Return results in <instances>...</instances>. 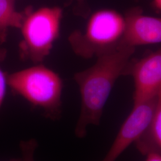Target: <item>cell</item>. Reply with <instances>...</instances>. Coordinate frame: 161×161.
Instances as JSON below:
<instances>
[{"mask_svg": "<svg viewBox=\"0 0 161 161\" xmlns=\"http://www.w3.org/2000/svg\"><path fill=\"white\" fill-rule=\"evenodd\" d=\"M7 50L0 46V109L6 97L7 88L8 86L7 74L1 68V64L6 58Z\"/></svg>", "mask_w": 161, "mask_h": 161, "instance_id": "cell-11", "label": "cell"}, {"mask_svg": "<svg viewBox=\"0 0 161 161\" xmlns=\"http://www.w3.org/2000/svg\"><path fill=\"white\" fill-rule=\"evenodd\" d=\"M145 161H161V154L155 151H151L147 153Z\"/></svg>", "mask_w": 161, "mask_h": 161, "instance_id": "cell-12", "label": "cell"}, {"mask_svg": "<svg viewBox=\"0 0 161 161\" xmlns=\"http://www.w3.org/2000/svg\"><path fill=\"white\" fill-rule=\"evenodd\" d=\"M25 13L16 10L15 0H0V46L6 41L8 29L20 28Z\"/></svg>", "mask_w": 161, "mask_h": 161, "instance_id": "cell-9", "label": "cell"}, {"mask_svg": "<svg viewBox=\"0 0 161 161\" xmlns=\"http://www.w3.org/2000/svg\"><path fill=\"white\" fill-rule=\"evenodd\" d=\"M126 27L124 15L115 10L102 9L89 17L84 29L69 35L68 41L77 56L97 58L122 44Z\"/></svg>", "mask_w": 161, "mask_h": 161, "instance_id": "cell-3", "label": "cell"}, {"mask_svg": "<svg viewBox=\"0 0 161 161\" xmlns=\"http://www.w3.org/2000/svg\"><path fill=\"white\" fill-rule=\"evenodd\" d=\"M136 48L121 44L97 57L96 63L76 73L74 78L81 98L80 114L75 129L78 138H84L90 125H99L104 108L116 81L125 75Z\"/></svg>", "mask_w": 161, "mask_h": 161, "instance_id": "cell-1", "label": "cell"}, {"mask_svg": "<svg viewBox=\"0 0 161 161\" xmlns=\"http://www.w3.org/2000/svg\"><path fill=\"white\" fill-rule=\"evenodd\" d=\"M156 96L134 102L133 108L123 122L107 154L101 161H116L121 154L135 143L149 127L155 108Z\"/></svg>", "mask_w": 161, "mask_h": 161, "instance_id": "cell-5", "label": "cell"}, {"mask_svg": "<svg viewBox=\"0 0 161 161\" xmlns=\"http://www.w3.org/2000/svg\"><path fill=\"white\" fill-rule=\"evenodd\" d=\"M135 143L143 155L151 151L161 154V87L156 95L155 108L149 125Z\"/></svg>", "mask_w": 161, "mask_h": 161, "instance_id": "cell-8", "label": "cell"}, {"mask_svg": "<svg viewBox=\"0 0 161 161\" xmlns=\"http://www.w3.org/2000/svg\"><path fill=\"white\" fill-rule=\"evenodd\" d=\"M25 10L19 28L22 35L20 56L23 60L41 64L50 54L60 36L63 10L57 6Z\"/></svg>", "mask_w": 161, "mask_h": 161, "instance_id": "cell-4", "label": "cell"}, {"mask_svg": "<svg viewBox=\"0 0 161 161\" xmlns=\"http://www.w3.org/2000/svg\"><path fill=\"white\" fill-rule=\"evenodd\" d=\"M9 161H22V159H13L12 160Z\"/></svg>", "mask_w": 161, "mask_h": 161, "instance_id": "cell-15", "label": "cell"}, {"mask_svg": "<svg viewBox=\"0 0 161 161\" xmlns=\"http://www.w3.org/2000/svg\"><path fill=\"white\" fill-rule=\"evenodd\" d=\"M12 92L31 106L42 110L47 118L58 119L62 114L64 82L60 75L42 64L7 74Z\"/></svg>", "mask_w": 161, "mask_h": 161, "instance_id": "cell-2", "label": "cell"}, {"mask_svg": "<svg viewBox=\"0 0 161 161\" xmlns=\"http://www.w3.org/2000/svg\"><path fill=\"white\" fill-rule=\"evenodd\" d=\"M152 4L156 12L161 14V0H152Z\"/></svg>", "mask_w": 161, "mask_h": 161, "instance_id": "cell-14", "label": "cell"}, {"mask_svg": "<svg viewBox=\"0 0 161 161\" xmlns=\"http://www.w3.org/2000/svg\"><path fill=\"white\" fill-rule=\"evenodd\" d=\"M125 75L134 80V102L155 97L161 87V47L140 59H131Z\"/></svg>", "mask_w": 161, "mask_h": 161, "instance_id": "cell-6", "label": "cell"}, {"mask_svg": "<svg viewBox=\"0 0 161 161\" xmlns=\"http://www.w3.org/2000/svg\"><path fill=\"white\" fill-rule=\"evenodd\" d=\"M126 31L122 44L136 47L161 43V17L145 15L140 7L125 13Z\"/></svg>", "mask_w": 161, "mask_h": 161, "instance_id": "cell-7", "label": "cell"}, {"mask_svg": "<svg viewBox=\"0 0 161 161\" xmlns=\"http://www.w3.org/2000/svg\"><path fill=\"white\" fill-rule=\"evenodd\" d=\"M78 6L80 7L81 10L80 11V14L86 16L88 13V11L86 10V0H76Z\"/></svg>", "mask_w": 161, "mask_h": 161, "instance_id": "cell-13", "label": "cell"}, {"mask_svg": "<svg viewBox=\"0 0 161 161\" xmlns=\"http://www.w3.org/2000/svg\"><path fill=\"white\" fill-rule=\"evenodd\" d=\"M38 147V142L34 138L23 140L20 143L22 161H35L34 153Z\"/></svg>", "mask_w": 161, "mask_h": 161, "instance_id": "cell-10", "label": "cell"}]
</instances>
